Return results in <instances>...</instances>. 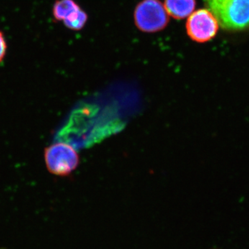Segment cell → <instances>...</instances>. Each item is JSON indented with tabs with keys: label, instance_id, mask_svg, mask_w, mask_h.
Masks as SVG:
<instances>
[{
	"label": "cell",
	"instance_id": "1",
	"mask_svg": "<svg viewBox=\"0 0 249 249\" xmlns=\"http://www.w3.org/2000/svg\"><path fill=\"white\" fill-rule=\"evenodd\" d=\"M209 9L227 31H243L249 28V0H204Z\"/></svg>",
	"mask_w": 249,
	"mask_h": 249
},
{
	"label": "cell",
	"instance_id": "2",
	"mask_svg": "<svg viewBox=\"0 0 249 249\" xmlns=\"http://www.w3.org/2000/svg\"><path fill=\"white\" fill-rule=\"evenodd\" d=\"M45 163L48 171L55 176H70L80 165V156L71 144L57 142L46 147Z\"/></svg>",
	"mask_w": 249,
	"mask_h": 249
},
{
	"label": "cell",
	"instance_id": "3",
	"mask_svg": "<svg viewBox=\"0 0 249 249\" xmlns=\"http://www.w3.org/2000/svg\"><path fill=\"white\" fill-rule=\"evenodd\" d=\"M134 20L140 30L157 32L166 27L169 15L160 0H143L136 8Z\"/></svg>",
	"mask_w": 249,
	"mask_h": 249
},
{
	"label": "cell",
	"instance_id": "4",
	"mask_svg": "<svg viewBox=\"0 0 249 249\" xmlns=\"http://www.w3.org/2000/svg\"><path fill=\"white\" fill-rule=\"evenodd\" d=\"M219 24L213 14L207 9L194 11L188 18L186 31L188 36L197 42H206L217 35Z\"/></svg>",
	"mask_w": 249,
	"mask_h": 249
},
{
	"label": "cell",
	"instance_id": "5",
	"mask_svg": "<svg viewBox=\"0 0 249 249\" xmlns=\"http://www.w3.org/2000/svg\"><path fill=\"white\" fill-rule=\"evenodd\" d=\"M53 16L62 21L65 27L72 30H80L84 27L88 16L73 0H57L53 6Z\"/></svg>",
	"mask_w": 249,
	"mask_h": 249
},
{
	"label": "cell",
	"instance_id": "6",
	"mask_svg": "<svg viewBox=\"0 0 249 249\" xmlns=\"http://www.w3.org/2000/svg\"><path fill=\"white\" fill-rule=\"evenodd\" d=\"M164 7L170 16L175 19L189 17L196 9V0H165Z\"/></svg>",
	"mask_w": 249,
	"mask_h": 249
},
{
	"label": "cell",
	"instance_id": "7",
	"mask_svg": "<svg viewBox=\"0 0 249 249\" xmlns=\"http://www.w3.org/2000/svg\"><path fill=\"white\" fill-rule=\"evenodd\" d=\"M8 45L4 33L0 31V63L4 60L7 53Z\"/></svg>",
	"mask_w": 249,
	"mask_h": 249
}]
</instances>
